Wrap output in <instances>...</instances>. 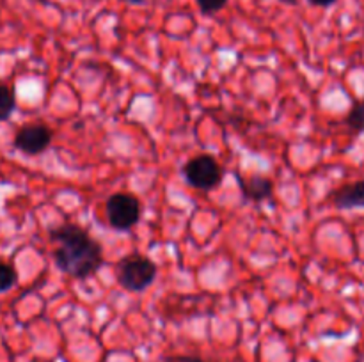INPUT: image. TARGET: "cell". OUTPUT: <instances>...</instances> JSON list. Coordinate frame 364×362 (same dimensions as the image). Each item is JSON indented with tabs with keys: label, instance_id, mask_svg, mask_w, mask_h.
I'll return each instance as SVG.
<instances>
[{
	"label": "cell",
	"instance_id": "5",
	"mask_svg": "<svg viewBox=\"0 0 364 362\" xmlns=\"http://www.w3.org/2000/svg\"><path fill=\"white\" fill-rule=\"evenodd\" d=\"M52 144V130L45 124H27L14 135V148L25 155H39Z\"/></svg>",
	"mask_w": 364,
	"mask_h": 362
},
{
	"label": "cell",
	"instance_id": "4",
	"mask_svg": "<svg viewBox=\"0 0 364 362\" xmlns=\"http://www.w3.org/2000/svg\"><path fill=\"white\" fill-rule=\"evenodd\" d=\"M183 176L191 187L198 190H212L223 180V170L213 156L198 155L185 163Z\"/></svg>",
	"mask_w": 364,
	"mask_h": 362
},
{
	"label": "cell",
	"instance_id": "1",
	"mask_svg": "<svg viewBox=\"0 0 364 362\" xmlns=\"http://www.w3.org/2000/svg\"><path fill=\"white\" fill-rule=\"evenodd\" d=\"M50 238L55 241L53 261L57 268L73 279H87L95 275L103 265V248L89 233L75 224H63L50 231Z\"/></svg>",
	"mask_w": 364,
	"mask_h": 362
},
{
	"label": "cell",
	"instance_id": "12",
	"mask_svg": "<svg viewBox=\"0 0 364 362\" xmlns=\"http://www.w3.org/2000/svg\"><path fill=\"white\" fill-rule=\"evenodd\" d=\"M162 362H203L199 357H192V355H173V357L164 358Z\"/></svg>",
	"mask_w": 364,
	"mask_h": 362
},
{
	"label": "cell",
	"instance_id": "11",
	"mask_svg": "<svg viewBox=\"0 0 364 362\" xmlns=\"http://www.w3.org/2000/svg\"><path fill=\"white\" fill-rule=\"evenodd\" d=\"M226 4H228V0H198L199 9H201L205 14L217 13V11L223 9Z\"/></svg>",
	"mask_w": 364,
	"mask_h": 362
},
{
	"label": "cell",
	"instance_id": "9",
	"mask_svg": "<svg viewBox=\"0 0 364 362\" xmlns=\"http://www.w3.org/2000/svg\"><path fill=\"white\" fill-rule=\"evenodd\" d=\"M18 273L14 270V266H11L9 263L0 261V293H6L11 287L16 284Z\"/></svg>",
	"mask_w": 364,
	"mask_h": 362
},
{
	"label": "cell",
	"instance_id": "6",
	"mask_svg": "<svg viewBox=\"0 0 364 362\" xmlns=\"http://www.w3.org/2000/svg\"><path fill=\"white\" fill-rule=\"evenodd\" d=\"M238 185H240L244 197L249 199V201L262 202L272 197L274 183L267 176H259V174H256V176L247 177V180L238 176Z\"/></svg>",
	"mask_w": 364,
	"mask_h": 362
},
{
	"label": "cell",
	"instance_id": "14",
	"mask_svg": "<svg viewBox=\"0 0 364 362\" xmlns=\"http://www.w3.org/2000/svg\"><path fill=\"white\" fill-rule=\"evenodd\" d=\"M124 2H128V4H142V2H144V0H124Z\"/></svg>",
	"mask_w": 364,
	"mask_h": 362
},
{
	"label": "cell",
	"instance_id": "8",
	"mask_svg": "<svg viewBox=\"0 0 364 362\" xmlns=\"http://www.w3.org/2000/svg\"><path fill=\"white\" fill-rule=\"evenodd\" d=\"M14 109H16V98H14L13 89L0 84V121L9 119Z\"/></svg>",
	"mask_w": 364,
	"mask_h": 362
},
{
	"label": "cell",
	"instance_id": "10",
	"mask_svg": "<svg viewBox=\"0 0 364 362\" xmlns=\"http://www.w3.org/2000/svg\"><path fill=\"white\" fill-rule=\"evenodd\" d=\"M347 124L355 131H364V99L363 102L355 103L352 110L348 112Z\"/></svg>",
	"mask_w": 364,
	"mask_h": 362
},
{
	"label": "cell",
	"instance_id": "7",
	"mask_svg": "<svg viewBox=\"0 0 364 362\" xmlns=\"http://www.w3.org/2000/svg\"><path fill=\"white\" fill-rule=\"evenodd\" d=\"M333 201L340 209L364 208V180L341 187L340 190L334 192Z\"/></svg>",
	"mask_w": 364,
	"mask_h": 362
},
{
	"label": "cell",
	"instance_id": "3",
	"mask_svg": "<svg viewBox=\"0 0 364 362\" xmlns=\"http://www.w3.org/2000/svg\"><path fill=\"white\" fill-rule=\"evenodd\" d=\"M105 213L110 227L117 231H128L139 222L141 202L135 195L127 194V192H117L107 199Z\"/></svg>",
	"mask_w": 364,
	"mask_h": 362
},
{
	"label": "cell",
	"instance_id": "2",
	"mask_svg": "<svg viewBox=\"0 0 364 362\" xmlns=\"http://www.w3.org/2000/svg\"><path fill=\"white\" fill-rule=\"evenodd\" d=\"M116 277L121 287L130 293L148 290L156 277V265L146 256L132 254L116 265Z\"/></svg>",
	"mask_w": 364,
	"mask_h": 362
},
{
	"label": "cell",
	"instance_id": "13",
	"mask_svg": "<svg viewBox=\"0 0 364 362\" xmlns=\"http://www.w3.org/2000/svg\"><path fill=\"white\" fill-rule=\"evenodd\" d=\"M309 2H311L313 6H320V7H329V6H333V4L336 2V0H309Z\"/></svg>",
	"mask_w": 364,
	"mask_h": 362
}]
</instances>
